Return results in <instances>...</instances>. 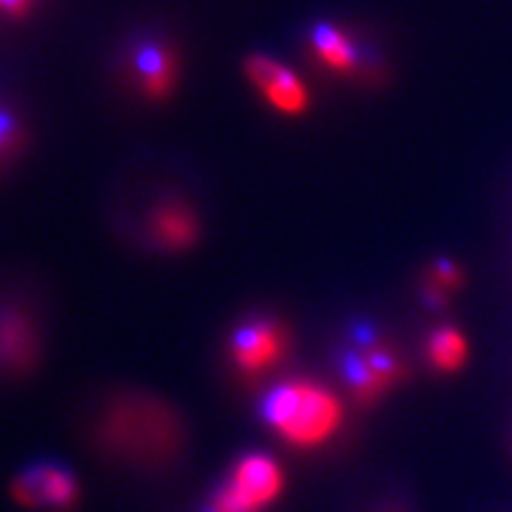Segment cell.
Wrapping results in <instances>:
<instances>
[{
    "instance_id": "obj_4",
    "label": "cell",
    "mask_w": 512,
    "mask_h": 512,
    "mask_svg": "<svg viewBox=\"0 0 512 512\" xmlns=\"http://www.w3.org/2000/svg\"><path fill=\"white\" fill-rule=\"evenodd\" d=\"M285 475L266 453H247L230 467V475L209 498L207 512H266L283 496Z\"/></svg>"
},
{
    "instance_id": "obj_1",
    "label": "cell",
    "mask_w": 512,
    "mask_h": 512,
    "mask_svg": "<svg viewBox=\"0 0 512 512\" xmlns=\"http://www.w3.org/2000/svg\"><path fill=\"white\" fill-rule=\"evenodd\" d=\"M95 439L112 458L133 465H162L176 456L183 441L178 415L164 401L128 394L100 413Z\"/></svg>"
},
{
    "instance_id": "obj_9",
    "label": "cell",
    "mask_w": 512,
    "mask_h": 512,
    "mask_svg": "<svg viewBox=\"0 0 512 512\" xmlns=\"http://www.w3.org/2000/svg\"><path fill=\"white\" fill-rule=\"evenodd\" d=\"M200 219L185 202L166 200L152 209L150 233L159 247L183 252L200 238Z\"/></svg>"
},
{
    "instance_id": "obj_13",
    "label": "cell",
    "mask_w": 512,
    "mask_h": 512,
    "mask_svg": "<svg viewBox=\"0 0 512 512\" xmlns=\"http://www.w3.org/2000/svg\"><path fill=\"white\" fill-rule=\"evenodd\" d=\"M463 285L465 273L458 261L439 256L437 261L427 266L425 275H422V302L430 306V309H444L451 302L453 294L463 290Z\"/></svg>"
},
{
    "instance_id": "obj_11",
    "label": "cell",
    "mask_w": 512,
    "mask_h": 512,
    "mask_svg": "<svg viewBox=\"0 0 512 512\" xmlns=\"http://www.w3.org/2000/svg\"><path fill=\"white\" fill-rule=\"evenodd\" d=\"M316 60L332 74H354L361 64V50L347 31L332 22H318L309 34Z\"/></svg>"
},
{
    "instance_id": "obj_7",
    "label": "cell",
    "mask_w": 512,
    "mask_h": 512,
    "mask_svg": "<svg viewBox=\"0 0 512 512\" xmlns=\"http://www.w3.org/2000/svg\"><path fill=\"white\" fill-rule=\"evenodd\" d=\"M245 74L268 105L285 117H302L309 112V88L290 67L280 64L271 55H249Z\"/></svg>"
},
{
    "instance_id": "obj_16",
    "label": "cell",
    "mask_w": 512,
    "mask_h": 512,
    "mask_svg": "<svg viewBox=\"0 0 512 512\" xmlns=\"http://www.w3.org/2000/svg\"><path fill=\"white\" fill-rule=\"evenodd\" d=\"M377 512H406V510H403L399 503H389V505H382V508Z\"/></svg>"
},
{
    "instance_id": "obj_5",
    "label": "cell",
    "mask_w": 512,
    "mask_h": 512,
    "mask_svg": "<svg viewBox=\"0 0 512 512\" xmlns=\"http://www.w3.org/2000/svg\"><path fill=\"white\" fill-rule=\"evenodd\" d=\"M290 349V335L280 320L249 318L233 330L228 342V356L233 368L247 380H259L261 375L283 361Z\"/></svg>"
},
{
    "instance_id": "obj_6",
    "label": "cell",
    "mask_w": 512,
    "mask_h": 512,
    "mask_svg": "<svg viewBox=\"0 0 512 512\" xmlns=\"http://www.w3.org/2000/svg\"><path fill=\"white\" fill-rule=\"evenodd\" d=\"M12 498L27 510L69 512L79 501V482L67 467L57 463H34L12 482Z\"/></svg>"
},
{
    "instance_id": "obj_2",
    "label": "cell",
    "mask_w": 512,
    "mask_h": 512,
    "mask_svg": "<svg viewBox=\"0 0 512 512\" xmlns=\"http://www.w3.org/2000/svg\"><path fill=\"white\" fill-rule=\"evenodd\" d=\"M268 430L294 448H316L342 427L344 408L330 389L313 380H290L273 387L261 403Z\"/></svg>"
},
{
    "instance_id": "obj_14",
    "label": "cell",
    "mask_w": 512,
    "mask_h": 512,
    "mask_svg": "<svg viewBox=\"0 0 512 512\" xmlns=\"http://www.w3.org/2000/svg\"><path fill=\"white\" fill-rule=\"evenodd\" d=\"M19 140H22V124L8 107L0 105V159L12 155L19 147Z\"/></svg>"
},
{
    "instance_id": "obj_15",
    "label": "cell",
    "mask_w": 512,
    "mask_h": 512,
    "mask_svg": "<svg viewBox=\"0 0 512 512\" xmlns=\"http://www.w3.org/2000/svg\"><path fill=\"white\" fill-rule=\"evenodd\" d=\"M34 5L36 0H0V15L24 17Z\"/></svg>"
},
{
    "instance_id": "obj_3",
    "label": "cell",
    "mask_w": 512,
    "mask_h": 512,
    "mask_svg": "<svg viewBox=\"0 0 512 512\" xmlns=\"http://www.w3.org/2000/svg\"><path fill=\"white\" fill-rule=\"evenodd\" d=\"M354 349L344 354L342 377L349 394L361 406H373L406 380V366L389 342L361 328Z\"/></svg>"
},
{
    "instance_id": "obj_10",
    "label": "cell",
    "mask_w": 512,
    "mask_h": 512,
    "mask_svg": "<svg viewBox=\"0 0 512 512\" xmlns=\"http://www.w3.org/2000/svg\"><path fill=\"white\" fill-rule=\"evenodd\" d=\"M38 337L31 320L19 311H0V370L22 373L34 366Z\"/></svg>"
},
{
    "instance_id": "obj_12",
    "label": "cell",
    "mask_w": 512,
    "mask_h": 512,
    "mask_svg": "<svg viewBox=\"0 0 512 512\" xmlns=\"http://www.w3.org/2000/svg\"><path fill=\"white\" fill-rule=\"evenodd\" d=\"M427 361L441 375H456L470 358V344L456 325H439L427 337Z\"/></svg>"
},
{
    "instance_id": "obj_8",
    "label": "cell",
    "mask_w": 512,
    "mask_h": 512,
    "mask_svg": "<svg viewBox=\"0 0 512 512\" xmlns=\"http://www.w3.org/2000/svg\"><path fill=\"white\" fill-rule=\"evenodd\" d=\"M133 74L145 98L164 100L176 88V57L164 43L145 41L133 50Z\"/></svg>"
}]
</instances>
